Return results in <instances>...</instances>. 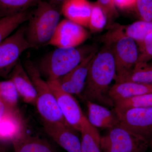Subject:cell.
Wrapping results in <instances>:
<instances>
[{"mask_svg": "<svg viewBox=\"0 0 152 152\" xmlns=\"http://www.w3.org/2000/svg\"><path fill=\"white\" fill-rule=\"evenodd\" d=\"M30 13L31 12L28 10L0 19V44L21 25L28 20Z\"/></svg>", "mask_w": 152, "mask_h": 152, "instance_id": "cell-22", "label": "cell"}, {"mask_svg": "<svg viewBox=\"0 0 152 152\" xmlns=\"http://www.w3.org/2000/svg\"><path fill=\"white\" fill-rule=\"evenodd\" d=\"M113 110L118 124L149 142L152 138V107Z\"/></svg>", "mask_w": 152, "mask_h": 152, "instance_id": "cell-8", "label": "cell"}, {"mask_svg": "<svg viewBox=\"0 0 152 152\" xmlns=\"http://www.w3.org/2000/svg\"><path fill=\"white\" fill-rule=\"evenodd\" d=\"M92 3L88 0H65L61 7V13L68 20L88 28Z\"/></svg>", "mask_w": 152, "mask_h": 152, "instance_id": "cell-15", "label": "cell"}, {"mask_svg": "<svg viewBox=\"0 0 152 152\" xmlns=\"http://www.w3.org/2000/svg\"><path fill=\"white\" fill-rule=\"evenodd\" d=\"M26 133L19 110L12 111L0 120V143H12Z\"/></svg>", "mask_w": 152, "mask_h": 152, "instance_id": "cell-14", "label": "cell"}, {"mask_svg": "<svg viewBox=\"0 0 152 152\" xmlns=\"http://www.w3.org/2000/svg\"><path fill=\"white\" fill-rule=\"evenodd\" d=\"M95 48H57L45 55L37 66L47 81L57 80L75 67Z\"/></svg>", "mask_w": 152, "mask_h": 152, "instance_id": "cell-3", "label": "cell"}, {"mask_svg": "<svg viewBox=\"0 0 152 152\" xmlns=\"http://www.w3.org/2000/svg\"><path fill=\"white\" fill-rule=\"evenodd\" d=\"M58 4L42 0L30 13L25 35L34 48L48 45L54 34L62 14Z\"/></svg>", "mask_w": 152, "mask_h": 152, "instance_id": "cell-2", "label": "cell"}, {"mask_svg": "<svg viewBox=\"0 0 152 152\" xmlns=\"http://www.w3.org/2000/svg\"><path fill=\"white\" fill-rule=\"evenodd\" d=\"M89 36L84 27L66 19L59 23L48 45L57 48H76L84 42Z\"/></svg>", "mask_w": 152, "mask_h": 152, "instance_id": "cell-10", "label": "cell"}, {"mask_svg": "<svg viewBox=\"0 0 152 152\" xmlns=\"http://www.w3.org/2000/svg\"><path fill=\"white\" fill-rule=\"evenodd\" d=\"M80 132L81 152H102L101 136L97 128L90 124L86 117L83 120Z\"/></svg>", "mask_w": 152, "mask_h": 152, "instance_id": "cell-19", "label": "cell"}, {"mask_svg": "<svg viewBox=\"0 0 152 152\" xmlns=\"http://www.w3.org/2000/svg\"><path fill=\"white\" fill-rule=\"evenodd\" d=\"M110 27L102 40L111 50L115 63L116 76L121 75L131 70L137 64L138 48L136 42L126 34L124 27L118 24Z\"/></svg>", "mask_w": 152, "mask_h": 152, "instance_id": "cell-4", "label": "cell"}, {"mask_svg": "<svg viewBox=\"0 0 152 152\" xmlns=\"http://www.w3.org/2000/svg\"><path fill=\"white\" fill-rule=\"evenodd\" d=\"M146 152V151H145V152Z\"/></svg>", "mask_w": 152, "mask_h": 152, "instance_id": "cell-34", "label": "cell"}, {"mask_svg": "<svg viewBox=\"0 0 152 152\" xmlns=\"http://www.w3.org/2000/svg\"><path fill=\"white\" fill-rule=\"evenodd\" d=\"M26 28L25 26L19 28L0 44V77L9 78L22 54L34 48L26 37Z\"/></svg>", "mask_w": 152, "mask_h": 152, "instance_id": "cell-7", "label": "cell"}, {"mask_svg": "<svg viewBox=\"0 0 152 152\" xmlns=\"http://www.w3.org/2000/svg\"><path fill=\"white\" fill-rule=\"evenodd\" d=\"M98 51L96 48L94 49L75 67L57 80L62 90L72 95H82L84 90L90 65Z\"/></svg>", "mask_w": 152, "mask_h": 152, "instance_id": "cell-11", "label": "cell"}, {"mask_svg": "<svg viewBox=\"0 0 152 152\" xmlns=\"http://www.w3.org/2000/svg\"><path fill=\"white\" fill-rule=\"evenodd\" d=\"M115 83L131 81L152 85V64H136L132 69L121 75L116 76Z\"/></svg>", "mask_w": 152, "mask_h": 152, "instance_id": "cell-20", "label": "cell"}, {"mask_svg": "<svg viewBox=\"0 0 152 152\" xmlns=\"http://www.w3.org/2000/svg\"><path fill=\"white\" fill-rule=\"evenodd\" d=\"M47 134L67 152H81V139L78 131L66 122L43 121Z\"/></svg>", "mask_w": 152, "mask_h": 152, "instance_id": "cell-12", "label": "cell"}, {"mask_svg": "<svg viewBox=\"0 0 152 152\" xmlns=\"http://www.w3.org/2000/svg\"><path fill=\"white\" fill-rule=\"evenodd\" d=\"M12 144L15 152H57L46 140L30 136L26 133Z\"/></svg>", "mask_w": 152, "mask_h": 152, "instance_id": "cell-18", "label": "cell"}, {"mask_svg": "<svg viewBox=\"0 0 152 152\" xmlns=\"http://www.w3.org/2000/svg\"><path fill=\"white\" fill-rule=\"evenodd\" d=\"M107 24V20L103 10L97 1L92 3L88 28L93 33L99 32Z\"/></svg>", "mask_w": 152, "mask_h": 152, "instance_id": "cell-26", "label": "cell"}, {"mask_svg": "<svg viewBox=\"0 0 152 152\" xmlns=\"http://www.w3.org/2000/svg\"><path fill=\"white\" fill-rule=\"evenodd\" d=\"M114 1L117 9L129 11L134 10L136 0H114Z\"/></svg>", "mask_w": 152, "mask_h": 152, "instance_id": "cell-30", "label": "cell"}, {"mask_svg": "<svg viewBox=\"0 0 152 152\" xmlns=\"http://www.w3.org/2000/svg\"><path fill=\"white\" fill-rule=\"evenodd\" d=\"M0 152H7L5 144L0 143Z\"/></svg>", "mask_w": 152, "mask_h": 152, "instance_id": "cell-32", "label": "cell"}, {"mask_svg": "<svg viewBox=\"0 0 152 152\" xmlns=\"http://www.w3.org/2000/svg\"><path fill=\"white\" fill-rule=\"evenodd\" d=\"M134 10L140 20L152 22V0H136Z\"/></svg>", "mask_w": 152, "mask_h": 152, "instance_id": "cell-28", "label": "cell"}, {"mask_svg": "<svg viewBox=\"0 0 152 152\" xmlns=\"http://www.w3.org/2000/svg\"><path fill=\"white\" fill-rule=\"evenodd\" d=\"M116 76L113 55L108 45L104 44L90 65L84 90L82 94L86 101L113 106L109 95L110 85Z\"/></svg>", "mask_w": 152, "mask_h": 152, "instance_id": "cell-1", "label": "cell"}, {"mask_svg": "<svg viewBox=\"0 0 152 152\" xmlns=\"http://www.w3.org/2000/svg\"><path fill=\"white\" fill-rule=\"evenodd\" d=\"M137 46L139 57L137 64L148 63L152 59V32Z\"/></svg>", "mask_w": 152, "mask_h": 152, "instance_id": "cell-27", "label": "cell"}, {"mask_svg": "<svg viewBox=\"0 0 152 152\" xmlns=\"http://www.w3.org/2000/svg\"><path fill=\"white\" fill-rule=\"evenodd\" d=\"M87 119L91 124L96 128L110 129L118 124L115 113L102 105L87 101Z\"/></svg>", "mask_w": 152, "mask_h": 152, "instance_id": "cell-16", "label": "cell"}, {"mask_svg": "<svg viewBox=\"0 0 152 152\" xmlns=\"http://www.w3.org/2000/svg\"><path fill=\"white\" fill-rule=\"evenodd\" d=\"M65 0H53V1L58 3V4H62L64 2Z\"/></svg>", "mask_w": 152, "mask_h": 152, "instance_id": "cell-33", "label": "cell"}, {"mask_svg": "<svg viewBox=\"0 0 152 152\" xmlns=\"http://www.w3.org/2000/svg\"><path fill=\"white\" fill-rule=\"evenodd\" d=\"M114 108L123 110L152 107V93L135 96L114 102Z\"/></svg>", "mask_w": 152, "mask_h": 152, "instance_id": "cell-24", "label": "cell"}, {"mask_svg": "<svg viewBox=\"0 0 152 152\" xmlns=\"http://www.w3.org/2000/svg\"><path fill=\"white\" fill-rule=\"evenodd\" d=\"M14 83L19 96L25 102L36 105L37 92L24 66L19 61L9 77Z\"/></svg>", "mask_w": 152, "mask_h": 152, "instance_id": "cell-13", "label": "cell"}, {"mask_svg": "<svg viewBox=\"0 0 152 152\" xmlns=\"http://www.w3.org/2000/svg\"><path fill=\"white\" fill-rule=\"evenodd\" d=\"M152 93V85L131 81L115 83L109 90L113 102L139 95Z\"/></svg>", "mask_w": 152, "mask_h": 152, "instance_id": "cell-17", "label": "cell"}, {"mask_svg": "<svg viewBox=\"0 0 152 152\" xmlns=\"http://www.w3.org/2000/svg\"><path fill=\"white\" fill-rule=\"evenodd\" d=\"M18 96L16 88L11 80L0 81V99L9 108L18 110Z\"/></svg>", "mask_w": 152, "mask_h": 152, "instance_id": "cell-25", "label": "cell"}, {"mask_svg": "<svg viewBox=\"0 0 152 152\" xmlns=\"http://www.w3.org/2000/svg\"><path fill=\"white\" fill-rule=\"evenodd\" d=\"M97 1L105 14L107 23L110 25L113 21L118 16V13L114 0H97Z\"/></svg>", "mask_w": 152, "mask_h": 152, "instance_id": "cell-29", "label": "cell"}, {"mask_svg": "<svg viewBox=\"0 0 152 152\" xmlns=\"http://www.w3.org/2000/svg\"><path fill=\"white\" fill-rule=\"evenodd\" d=\"M125 34L134 40L137 45L141 43L152 32V22L137 21L124 28Z\"/></svg>", "mask_w": 152, "mask_h": 152, "instance_id": "cell-23", "label": "cell"}, {"mask_svg": "<svg viewBox=\"0 0 152 152\" xmlns=\"http://www.w3.org/2000/svg\"><path fill=\"white\" fill-rule=\"evenodd\" d=\"M17 110H12L9 108L4 102L0 99V120L4 116L6 115L12 111Z\"/></svg>", "mask_w": 152, "mask_h": 152, "instance_id": "cell-31", "label": "cell"}, {"mask_svg": "<svg viewBox=\"0 0 152 152\" xmlns=\"http://www.w3.org/2000/svg\"><path fill=\"white\" fill-rule=\"evenodd\" d=\"M48 83L54 95L57 103L66 122L80 132L86 116L72 95L61 89L57 80L50 81Z\"/></svg>", "mask_w": 152, "mask_h": 152, "instance_id": "cell-9", "label": "cell"}, {"mask_svg": "<svg viewBox=\"0 0 152 152\" xmlns=\"http://www.w3.org/2000/svg\"><path fill=\"white\" fill-rule=\"evenodd\" d=\"M42 0H0V19L20 13L36 7Z\"/></svg>", "mask_w": 152, "mask_h": 152, "instance_id": "cell-21", "label": "cell"}, {"mask_svg": "<svg viewBox=\"0 0 152 152\" xmlns=\"http://www.w3.org/2000/svg\"><path fill=\"white\" fill-rule=\"evenodd\" d=\"M148 144L118 124L101 139L102 152H144L146 151Z\"/></svg>", "mask_w": 152, "mask_h": 152, "instance_id": "cell-6", "label": "cell"}, {"mask_svg": "<svg viewBox=\"0 0 152 152\" xmlns=\"http://www.w3.org/2000/svg\"><path fill=\"white\" fill-rule=\"evenodd\" d=\"M23 66L35 88L37 96L35 106L43 121L66 122L54 95L48 82L43 79L37 66L31 60H27Z\"/></svg>", "mask_w": 152, "mask_h": 152, "instance_id": "cell-5", "label": "cell"}]
</instances>
